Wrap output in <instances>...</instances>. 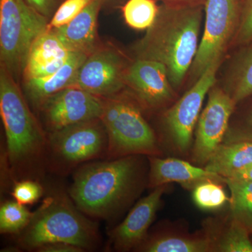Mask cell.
<instances>
[{
  "label": "cell",
  "instance_id": "1",
  "mask_svg": "<svg viewBox=\"0 0 252 252\" xmlns=\"http://www.w3.org/2000/svg\"><path fill=\"white\" fill-rule=\"evenodd\" d=\"M203 5L163 3L145 35L132 46L136 59L152 60L167 68L174 89H178L198 52Z\"/></svg>",
  "mask_w": 252,
  "mask_h": 252
},
{
  "label": "cell",
  "instance_id": "2",
  "mask_svg": "<svg viewBox=\"0 0 252 252\" xmlns=\"http://www.w3.org/2000/svg\"><path fill=\"white\" fill-rule=\"evenodd\" d=\"M0 114L6 136L5 157L12 180L39 182L47 169L48 135L31 112L14 77L2 66Z\"/></svg>",
  "mask_w": 252,
  "mask_h": 252
},
{
  "label": "cell",
  "instance_id": "3",
  "mask_svg": "<svg viewBox=\"0 0 252 252\" xmlns=\"http://www.w3.org/2000/svg\"><path fill=\"white\" fill-rule=\"evenodd\" d=\"M139 182V164L134 155L90 162L78 167L69 195L86 215L109 220L133 196Z\"/></svg>",
  "mask_w": 252,
  "mask_h": 252
},
{
  "label": "cell",
  "instance_id": "4",
  "mask_svg": "<svg viewBox=\"0 0 252 252\" xmlns=\"http://www.w3.org/2000/svg\"><path fill=\"white\" fill-rule=\"evenodd\" d=\"M69 196L56 190L44 198L33 212L29 224L18 235L21 248L35 252L39 247L52 243L72 244L85 251L97 247V223L87 218Z\"/></svg>",
  "mask_w": 252,
  "mask_h": 252
},
{
  "label": "cell",
  "instance_id": "5",
  "mask_svg": "<svg viewBox=\"0 0 252 252\" xmlns=\"http://www.w3.org/2000/svg\"><path fill=\"white\" fill-rule=\"evenodd\" d=\"M102 100L100 119L108 137V158L158 153L154 130L130 97L119 93L102 97Z\"/></svg>",
  "mask_w": 252,
  "mask_h": 252
},
{
  "label": "cell",
  "instance_id": "6",
  "mask_svg": "<svg viewBox=\"0 0 252 252\" xmlns=\"http://www.w3.org/2000/svg\"><path fill=\"white\" fill-rule=\"evenodd\" d=\"M48 20L26 0H0V61L13 77L23 72L31 46L47 30Z\"/></svg>",
  "mask_w": 252,
  "mask_h": 252
},
{
  "label": "cell",
  "instance_id": "7",
  "mask_svg": "<svg viewBox=\"0 0 252 252\" xmlns=\"http://www.w3.org/2000/svg\"><path fill=\"white\" fill-rule=\"evenodd\" d=\"M108 137L100 119L67 126L48 135L47 169L65 175L107 156Z\"/></svg>",
  "mask_w": 252,
  "mask_h": 252
},
{
  "label": "cell",
  "instance_id": "8",
  "mask_svg": "<svg viewBox=\"0 0 252 252\" xmlns=\"http://www.w3.org/2000/svg\"><path fill=\"white\" fill-rule=\"evenodd\" d=\"M205 11V28L190 69L195 81L212 64L222 61L232 45L240 24L241 4L239 0H207Z\"/></svg>",
  "mask_w": 252,
  "mask_h": 252
},
{
  "label": "cell",
  "instance_id": "9",
  "mask_svg": "<svg viewBox=\"0 0 252 252\" xmlns=\"http://www.w3.org/2000/svg\"><path fill=\"white\" fill-rule=\"evenodd\" d=\"M222 61H217L207 68L194 85L165 113V126L175 147L181 152H187L190 147L204 99L216 84L217 71Z\"/></svg>",
  "mask_w": 252,
  "mask_h": 252
},
{
  "label": "cell",
  "instance_id": "10",
  "mask_svg": "<svg viewBox=\"0 0 252 252\" xmlns=\"http://www.w3.org/2000/svg\"><path fill=\"white\" fill-rule=\"evenodd\" d=\"M102 108V97L70 86L50 96L39 110L50 133L79 123L100 119Z\"/></svg>",
  "mask_w": 252,
  "mask_h": 252
},
{
  "label": "cell",
  "instance_id": "11",
  "mask_svg": "<svg viewBox=\"0 0 252 252\" xmlns=\"http://www.w3.org/2000/svg\"><path fill=\"white\" fill-rule=\"evenodd\" d=\"M235 104L225 89L214 86L208 93L206 107L197 122L193 157L199 163H207L221 144Z\"/></svg>",
  "mask_w": 252,
  "mask_h": 252
},
{
  "label": "cell",
  "instance_id": "12",
  "mask_svg": "<svg viewBox=\"0 0 252 252\" xmlns=\"http://www.w3.org/2000/svg\"><path fill=\"white\" fill-rule=\"evenodd\" d=\"M124 60L111 48H97L81 66L74 86L101 97L120 93L125 85Z\"/></svg>",
  "mask_w": 252,
  "mask_h": 252
},
{
  "label": "cell",
  "instance_id": "13",
  "mask_svg": "<svg viewBox=\"0 0 252 252\" xmlns=\"http://www.w3.org/2000/svg\"><path fill=\"white\" fill-rule=\"evenodd\" d=\"M125 85L147 107L158 108L175 97L167 68L152 60L136 59L126 68Z\"/></svg>",
  "mask_w": 252,
  "mask_h": 252
},
{
  "label": "cell",
  "instance_id": "14",
  "mask_svg": "<svg viewBox=\"0 0 252 252\" xmlns=\"http://www.w3.org/2000/svg\"><path fill=\"white\" fill-rule=\"evenodd\" d=\"M165 190V185L155 188L136 204L124 221L111 231L109 238L116 250L127 251L143 243Z\"/></svg>",
  "mask_w": 252,
  "mask_h": 252
},
{
  "label": "cell",
  "instance_id": "15",
  "mask_svg": "<svg viewBox=\"0 0 252 252\" xmlns=\"http://www.w3.org/2000/svg\"><path fill=\"white\" fill-rule=\"evenodd\" d=\"M103 0H92L67 25L51 30L70 52L90 55L97 49V18ZM49 29V28H48Z\"/></svg>",
  "mask_w": 252,
  "mask_h": 252
},
{
  "label": "cell",
  "instance_id": "16",
  "mask_svg": "<svg viewBox=\"0 0 252 252\" xmlns=\"http://www.w3.org/2000/svg\"><path fill=\"white\" fill-rule=\"evenodd\" d=\"M89 55L72 52L67 62L58 72L41 79H24L26 96L33 107L39 109L50 96L74 86L77 73Z\"/></svg>",
  "mask_w": 252,
  "mask_h": 252
},
{
  "label": "cell",
  "instance_id": "17",
  "mask_svg": "<svg viewBox=\"0 0 252 252\" xmlns=\"http://www.w3.org/2000/svg\"><path fill=\"white\" fill-rule=\"evenodd\" d=\"M150 167L149 186L154 189L171 182L185 186L206 180L223 181V177L217 174L173 158L165 159L150 158Z\"/></svg>",
  "mask_w": 252,
  "mask_h": 252
},
{
  "label": "cell",
  "instance_id": "18",
  "mask_svg": "<svg viewBox=\"0 0 252 252\" xmlns=\"http://www.w3.org/2000/svg\"><path fill=\"white\" fill-rule=\"evenodd\" d=\"M252 163V141L220 144L207 162L205 169L226 178Z\"/></svg>",
  "mask_w": 252,
  "mask_h": 252
},
{
  "label": "cell",
  "instance_id": "19",
  "mask_svg": "<svg viewBox=\"0 0 252 252\" xmlns=\"http://www.w3.org/2000/svg\"><path fill=\"white\" fill-rule=\"evenodd\" d=\"M235 59L225 80V90L235 103L252 94V41Z\"/></svg>",
  "mask_w": 252,
  "mask_h": 252
},
{
  "label": "cell",
  "instance_id": "20",
  "mask_svg": "<svg viewBox=\"0 0 252 252\" xmlns=\"http://www.w3.org/2000/svg\"><path fill=\"white\" fill-rule=\"evenodd\" d=\"M140 249L147 252H207L215 248L210 238L163 236L148 240Z\"/></svg>",
  "mask_w": 252,
  "mask_h": 252
},
{
  "label": "cell",
  "instance_id": "21",
  "mask_svg": "<svg viewBox=\"0 0 252 252\" xmlns=\"http://www.w3.org/2000/svg\"><path fill=\"white\" fill-rule=\"evenodd\" d=\"M71 53L54 32L47 28L33 43L25 67L66 59Z\"/></svg>",
  "mask_w": 252,
  "mask_h": 252
},
{
  "label": "cell",
  "instance_id": "22",
  "mask_svg": "<svg viewBox=\"0 0 252 252\" xmlns=\"http://www.w3.org/2000/svg\"><path fill=\"white\" fill-rule=\"evenodd\" d=\"M229 187L230 209L233 219L252 230V182H237L223 178Z\"/></svg>",
  "mask_w": 252,
  "mask_h": 252
},
{
  "label": "cell",
  "instance_id": "23",
  "mask_svg": "<svg viewBox=\"0 0 252 252\" xmlns=\"http://www.w3.org/2000/svg\"><path fill=\"white\" fill-rule=\"evenodd\" d=\"M158 7L155 0H128L123 6V15L127 26L144 31L153 25Z\"/></svg>",
  "mask_w": 252,
  "mask_h": 252
},
{
  "label": "cell",
  "instance_id": "24",
  "mask_svg": "<svg viewBox=\"0 0 252 252\" xmlns=\"http://www.w3.org/2000/svg\"><path fill=\"white\" fill-rule=\"evenodd\" d=\"M33 212L16 200H6L0 207V232L2 234L21 233L32 220Z\"/></svg>",
  "mask_w": 252,
  "mask_h": 252
},
{
  "label": "cell",
  "instance_id": "25",
  "mask_svg": "<svg viewBox=\"0 0 252 252\" xmlns=\"http://www.w3.org/2000/svg\"><path fill=\"white\" fill-rule=\"evenodd\" d=\"M194 203L204 210L220 208L230 200L225 190L213 180H206L195 186L193 192Z\"/></svg>",
  "mask_w": 252,
  "mask_h": 252
},
{
  "label": "cell",
  "instance_id": "26",
  "mask_svg": "<svg viewBox=\"0 0 252 252\" xmlns=\"http://www.w3.org/2000/svg\"><path fill=\"white\" fill-rule=\"evenodd\" d=\"M249 232L245 225L233 220L215 250L222 252H252V243Z\"/></svg>",
  "mask_w": 252,
  "mask_h": 252
},
{
  "label": "cell",
  "instance_id": "27",
  "mask_svg": "<svg viewBox=\"0 0 252 252\" xmlns=\"http://www.w3.org/2000/svg\"><path fill=\"white\" fill-rule=\"evenodd\" d=\"M92 0H64L48 25L49 29L62 27L72 21Z\"/></svg>",
  "mask_w": 252,
  "mask_h": 252
},
{
  "label": "cell",
  "instance_id": "28",
  "mask_svg": "<svg viewBox=\"0 0 252 252\" xmlns=\"http://www.w3.org/2000/svg\"><path fill=\"white\" fill-rule=\"evenodd\" d=\"M11 195L16 201L23 205L36 203L44 194V188L39 181L22 180L14 183Z\"/></svg>",
  "mask_w": 252,
  "mask_h": 252
},
{
  "label": "cell",
  "instance_id": "29",
  "mask_svg": "<svg viewBox=\"0 0 252 252\" xmlns=\"http://www.w3.org/2000/svg\"><path fill=\"white\" fill-rule=\"evenodd\" d=\"M252 41V0H244L241 4L240 24L232 45L244 46Z\"/></svg>",
  "mask_w": 252,
  "mask_h": 252
},
{
  "label": "cell",
  "instance_id": "30",
  "mask_svg": "<svg viewBox=\"0 0 252 252\" xmlns=\"http://www.w3.org/2000/svg\"><path fill=\"white\" fill-rule=\"evenodd\" d=\"M26 1L36 12L49 19L59 8L61 0H26Z\"/></svg>",
  "mask_w": 252,
  "mask_h": 252
},
{
  "label": "cell",
  "instance_id": "31",
  "mask_svg": "<svg viewBox=\"0 0 252 252\" xmlns=\"http://www.w3.org/2000/svg\"><path fill=\"white\" fill-rule=\"evenodd\" d=\"M37 252H83L84 249L66 243H52L39 247L35 250Z\"/></svg>",
  "mask_w": 252,
  "mask_h": 252
},
{
  "label": "cell",
  "instance_id": "32",
  "mask_svg": "<svg viewBox=\"0 0 252 252\" xmlns=\"http://www.w3.org/2000/svg\"><path fill=\"white\" fill-rule=\"evenodd\" d=\"M230 180L237 181V182H252V163L248 166L244 167L242 170L235 172L234 174L226 177Z\"/></svg>",
  "mask_w": 252,
  "mask_h": 252
},
{
  "label": "cell",
  "instance_id": "33",
  "mask_svg": "<svg viewBox=\"0 0 252 252\" xmlns=\"http://www.w3.org/2000/svg\"><path fill=\"white\" fill-rule=\"evenodd\" d=\"M163 3L174 4L203 5L205 6L207 0H161Z\"/></svg>",
  "mask_w": 252,
  "mask_h": 252
},
{
  "label": "cell",
  "instance_id": "34",
  "mask_svg": "<svg viewBox=\"0 0 252 252\" xmlns=\"http://www.w3.org/2000/svg\"><path fill=\"white\" fill-rule=\"evenodd\" d=\"M249 122H250V126H251L252 128V111L251 114H250V120H249ZM242 137H241V139H243V140H249L252 141V133L248 134V135H243L242 136Z\"/></svg>",
  "mask_w": 252,
  "mask_h": 252
}]
</instances>
